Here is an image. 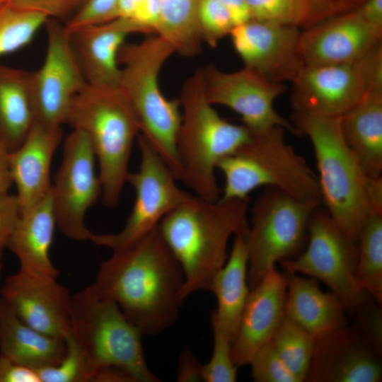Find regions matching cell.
<instances>
[{
	"label": "cell",
	"mask_w": 382,
	"mask_h": 382,
	"mask_svg": "<svg viewBox=\"0 0 382 382\" xmlns=\"http://www.w3.org/2000/svg\"><path fill=\"white\" fill-rule=\"evenodd\" d=\"M183 282L182 268L157 227L112 252L90 286L98 296L114 301L143 335L152 336L176 321Z\"/></svg>",
	"instance_id": "6da1fadb"
},
{
	"label": "cell",
	"mask_w": 382,
	"mask_h": 382,
	"mask_svg": "<svg viewBox=\"0 0 382 382\" xmlns=\"http://www.w3.org/2000/svg\"><path fill=\"white\" fill-rule=\"evenodd\" d=\"M247 199L215 201L192 196L159 223L158 232L182 268L181 297L210 291L212 279L228 258L231 236L247 233Z\"/></svg>",
	"instance_id": "7a4b0ae2"
},
{
	"label": "cell",
	"mask_w": 382,
	"mask_h": 382,
	"mask_svg": "<svg viewBox=\"0 0 382 382\" xmlns=\"http://www.w3.org/2000/svg\"><path fill=\"white\" fill-rule=\"evenodd\" d=\"M296 131L310 139L322 204L344 234L357 243L374 209H382V177L369 178L345 142L340 116L294 113Z\"/></svg>",
	"instance_id": "3957f363"
},
{
	"label": "cell",
	"mask_w": 382,
	"mask_h": 382,
	"mask_svg": "<svg viewBox=\"0 0 382 382\" xmlns=\"http://www.w3.org/2000/svg\"><path fill=\"white\" fill-rule=\"evenodd\" d=\"M181 121L176 139L180 179L195 196L215 201L220 197L217 164L236 151L250 137L243 125L222 118L204 93L202 68L184 82L178 98Z\"/></svg>",
	"instance_id": "277c9868"
},
{
	"label": "cell",
	"mask_w": 382,
	"mask_h": 382,
	"mask_svg": "<svg viewBox=\"0 0 382 382\" xmlns=\"http://www.w3.org/2000/svg\"><path fill=\"white\" fill-rule=\"evenodd\" d=\"M65 125L88 138L98 163L102 202L115 207L127 183L133 144L140 134L127 96L120 86L86 83L73 98Z\"/></svg>",
	"instance_id": "5b68a950"
},
{
	"label": "cell",
	"mask_w": 382,
	"mask_h": 382,
	"mask_svg": "<svg viewBox=\"0 0 382 382\" xmlns=\"http://www.w3.org/2000/svg\"><path fill=\"white\" fill-rule=\"evenodd\" d=\"M174 53L170 45L157 35L139 42H125L119 54L120 87L138 118L140 134L180 180L176 139L181 121L180 103L178 98H166L159 85L161 70Z\"/></svg>",
	"instance_id": "8992f818"
},
{
	"label": "cell",
	"mask_w": 382,
	"mask_h": 382,
	"mask_svg": "<svg viewBox=\"0 0 382 382\" xmlns=\"http://www.w3.org/2000/svg\"><path fill=\"white\" fill-rule=\"evenodd\" d=\"M284 128L252 132L236 151L217 164L224 177L221 197L247 199L260 187L279 189L299 199L322 204L317 175L289 145Z\"/></svg>",
	"instance_id": "52a82bcc"
},
{
	"label": "cell",
	"mask_w": 382,
	"mask_h": 382,
	"mask_svg": "<svg viewBox=\"0 0 382 382\" xmlns=\"http://www.w3.org/2000/svg\"><path fill=\"white\" fill-rule=\"evenodd\" d=\"M71 336L87 361L92 377L100 369L117 368L134 382H158L147 365L141 332L112 301L90 286L71 299Z\"/></svg>",
	"instance_id": "ba28073f"
},
{
	"label": "cell",
	"mask_w": 382,
	"mask_h": 382,
	"mask_svg": "<svg viewBox=\"0 0 382 382\" xmlns=\"http://www.w3.org/2000/svg\"><path fill=\"white\" fill-rule=\"evenodd\" d=\"M320 205L274 187H265L253 204L245 234L250 289L277 262L293 258L300 252L308 235L310 217Z\"/></svg>",
	"instance_id": "9c48e42d"
},
{
	"label": "cell",
	"mask_w": 382,
	"mask_h": 382,
	"mask_svg": "<svg viewBox=\"0 0 382 382\" xmlns=\"http://www.w3.org/2000/svg\"><path fill=\"white\" fill-rule=\"evenodd\" d=\"M307 238L303 252L280 264L286 274L300 273L323 282L354 317L373 299L356 279L357 243L344 234L320 205L310 217Z\"/></svg>",
	"instance_id": "30bf717a"
},
{
	"label": "cell",
	"mask_w": 382,
	"mask_h": 382,
	"mask_svg": "<svg viewBox=\"0 0 382 382\" xmlns=\"http://www.w3.org/2000/svg\"><path fill=\"white\" fill-rule=\"evenodd\" d=\"M291 83L295 113L341 116L369 91L382 89V45L356 62L305 66Z\"/></svg>",
	"instance_id": "8fae6325"
},
{
	"label": "cell",
	"mask_w": 382,
	"mask_h": 382,
	"mask_svg": "<svg viewBox=\"0 0 382 382\" xmlns=\"http://www.w3.org/2000/svg\"><path fill=\"white\" fill-rule=\"evenodd\" d=\"M137 139L140 163L136 172H129L127 176L126 182L133 187L135 199L126 223L117 233L92 232L89 239L112 252L140 240L157 228L168 213L192 197L178 185L173 173L151 143L141 134Z\"/></svg>",
	"instance_id": "7c38bea8"
},
{
	"label": "cell",
	"mask_w": 382,
	"mask_h": 382,
	"mask_svg": "<svg viewBox=\"0 0 382 382\" xmlns=\"http://www.w3.org/2000/svg\"><path fill=\"white\" fill-rule=\"evenodd\" d=\"M96 161L87 136L72 129L64 139L62 161L50 191L57 226L74 241L89 240L92 233L84 219L102 192Z\"/></svg>",
	"instance_id": "4fadbf2b"
},
{
	"label": "cell",
	"mask_w": 382,
	"mask_h": 382,
	"mask_svg": "<svg viewBox=\"0 0 382 382\" xmlns=\"http://www.w3.org/2000/svg\"><path fill=\"white\" fill-rule=\"evenodd\" d=\"M47 47L40 67L30 74V90L35 123L48 128L65 124L69 106L84 87L69 33L59 20L45 24Z\"/></svg>",
	"instance_id": "5bb4252c"
},
{
	"label": "cell",
	"mask_w": 382,
	"mask_h": 382,
	"mask_svg": "<svg viewBox=\"0 0 382 382\" xmlns=\"http://www.w3.org/2000/svg\"><path fill=\"white\" fill-rule=\"evenodd\" d=\"M202 68L208 101L238 113L250 132H262L277 126L296 131L274 108L275 100L286 91L282 83L270 81L245 67L233 72L223 71L213 64Z\"/></svg>",
	"instance_id": "9a60e30c"
},
{
	"label": "cell",
	"mask_w": 382,
	"mask_h": 382,
	"mask_svg": "<svg viewBox=\"0 0 382 382\" xmlns=\"http://www.w3.org/2000/svg\"><path fill=\"white\" fill-rule=\"evenodd\" d=\"M301 32L296 26L251 19L234 26L229 36L244 67L270 81L282 83L291 82L305 66Z\"/></svg>",
	"instance_id": "2e32d148"
},
{
	"label": "cell",
	"mask_w": 382,
	"mask_h": 382,
	"mask_svg": "<svg viewBox=\"0 0 382 382\" xmlns=\"http://www.w3.org/2000/svg\"><path fill=\"white\" fill-rule=\"evenodd\" d=\"M0 292L29 326L63 340L71 335V294L56 277L19 270L6 277Z\"/></svg>",
	"instance_id": "e0dca14e"
},
{
	"label": "cell",
	"mask_w": 382,
	"mask_h": 382,
	"mask_svg": "<svg viewBox=\"0 0 382 382\" xmlns=\"http://www.w3.org/2000/svg\"><path fill=\"white\" fill-rule=\"evenodd\" d=\"M381 354L353 325L316 337L305 381L379 382Z\"/></svg>",
	"instance_id": "ac0fdd59"
},
{
	"label": "cell",
	"mask_w": 382,
	"mask_h": 382,
	"mask_svg": "<svg viewBox=\"0 0 382 382\" xmlns=\"http://www.w3.org/2000/svg\"><path fill=\"white\" fill-rule=\"evenodd\" d=\"M382 32L356 11L301 32L300 47L305 66L336 64L361 59L381 44Z\"/></svg>",
	"instance_id": "d6986e66"
},
{
	"label": "cell",
	"mask_w": 382,
	"mask_h": 382,
	"mask_svg": "<svg viewBox=\"0 0 382 382\" xmlns=\"http://www.w3.org/2000/svg\"><path fill=\"white\" fill-rule=\"evenodd\" d=\"M286 290L287 274L276 267L250 290L232 344V357L238 367L248 364L256 351L272 340L285 316Z\"/></svg>",
	"instance_id": "ffe728a7"
},
{
	"label": "cell",
	"mask_w": 382,
	"mask_h": 382,
	"mask_svg": "<svg viewBox=\"0 0 382 382\" xmlns=\"http://www.w3.org/2000/svg\"><path fill=\"white\" fill-rule=\"evenodd\" d=\"M69 33L86 83L96 87L120 86V50L127 37L133 33H141L140 30L130 20L117 18Z\"/></svg>",
	"instance_id": "44dd1931"
},
{
	"label": "cell",
	"mask_w": 382,
	"mask_h": 382,
	"mask_svg": "<svg viewBox=\"0 0 382 382\" xmlns=\"http://www.w3.org/2000/svg\"><path fill=\"white\" fill-rule=\"evenodd\" d=\"M62 128H48L34 123L23 141L9 152L13 184L21 213L43 199L51 189L53 156L62 139Z\"/></svg>",
	"instance_id": "7402d4cb"
},
{
	"label": "cell",
	"mask_w": 382,
	"mask_h": 382,
	"mask_svg": "<svg viewBox=\"0 0 382 382\" xmlns=\"http://www.w3.org/2000/svg\"><path fill=\"white\" fill-rule=\"evenodd\" d=\"M287 274L285 316L315 337L347 325L346 311L332 291H323L316 279Z\"/></svg>",
	"instance_id": "603a6c76"
},
{
	"label": "cell",
	"mask_w": 382,
	"mask_h": 382,
	"mask_svg": "<svg viewBox=\"0 0 382 382\" xmlns=\"http://www.w3.org/2000/svg\"><path fill=\"white\" fill-rule=\"evenodd\" d=\"M56 226L50 191L39 203L20 214L8 241L7 248L18 258L19 270L57 278L59 271L50 256Z\"/></svg>",
	"instance_id": "cb8c5ba5"
},
{
	"label": "cell",
	"mask_w": 382,
	"mask_h": 382,
	"mask_svg": "<svg viewBox=\"0 0 382 382\" xmlns=\"http://www.w3.org/2000/svg\"><path fill=\"white\" fill-rule=\"evenodd\" d=\"M245 234L241 233L234 236L231 253L225 264L214 275L210 288L217 301V307L212 313L211 323H215L232 344L250 290Z\"/></svg>",
	"instance_id": "d4e9b609"
},
{
	"label": "cell",
	"mask_w": 382,
	"mask_h": 382,
	"mask_svg": "<svg viewBox=\"0 0 382 382\" xmlns=\"http://www.w3.org/2000/svg\"><path fill=\"white\" fill-rule=\"evenodd\" d=\"M343 138L366 174L382 173V89L369 91L354 107L340 116Z\"/></svg>",
	"instance_id": "484cf974"
},
{
	"label": "cell",
	"mask_w": 382,
	"mask_h": 382,
	"mask_svg": "<svg viewBox=\"0 0 382 382\" xmlns=\"http://www.w3.org/2000/svg\"><path fill=\"white\" fill-rule=\"evenodd\" d=\"M66 349V340L29 326L0 298L1 354L38 371L57 365Z\"/></svg>",
	"instance_id": "4316f807"
},
{
	"label": "cell",
	"mask_w": 382,
	"mask_h": 382,
	"mask_svg": "<svg viewBox=\"0 0 382 382\" xmlns=\"http://www.w3.org/2000/svg\"><path fill=\"white\" fill-rule=\"evenodd\" d=\"M30 74L0 64V144L9 152L21 145L35 123Z\"/></svg>",
	"instance_id": "83f0119b"
},
{
	"label": "cell",
	"mask_w": 382,
	"mask_h": 382,
	"mask_svg": "<svg viewBox=\"0 0 382 382\" xmlns=\"http://www.w3.org/2000/svg\"><path fill=\"white\" fill-rule=\"evenodd\" d=\"M197 5L198 0H161L156 34L184 57H195L202 50Z\"/></svg>",
	"instance_id": "f1b7e54d"
},
{
	"label": "cell",
	"mask_w": 382,
	"mask_h": 382,
	"mask_svg": "<svg viewBox=\"0 0 382 382\" xmlns=\"http://www.w3.org/2000/svg\"><path fill=\"white\" fill-rule=\"evenodd\" d=\"M356 279L376 302L382 303V210L369 215L357 241Z\"/></svg>",
	"instance_id": "f546056e"
},
{
	"label": "cell",
	"mask_w": 382,
	"mask_h": 382,
	"mask_svg": "<svg viewBox=\"0 0 382 382\" xmlns=\"http://www.w3.org/2000/svg\"><path fill=\"white\" fill-rule=\"evenodd\" d=\"M316 337L284 316L272 342L282 361L299 382L305 381L311 362Z\"/></svg>",
	"instance_id": "4dcf8cb0"
},
{
	"label": "cell",
	"mask_w": 382,
	"mask_h": 382,
	"mask_svg": "<svg viewBox=\"0 0 382 382\" xmlns=\"http://www.w3.org/2000/svg\"><path fill=\"white\" fill-rule=\"evenodd\" d=\"M48 19L42 13L0 3V57L28 45Z\"/></svg>",
	"instance_id": "1f68e13d"
},
{
	"label": "cell",
	"mask_w": 382,
	"mask_h": 382,
	"mask_svg": "<svg viewBox=\"0 0 382 382\" xmlns=\"http://www.w3.org/2000/svg\"><path fill=\"white\" fill-rule=\"evenodd\" d=\"M252 19L307 28L311 8L308 0H245Z\"/></svg>",
	"instance_id": "d6a6232c"
},
{
	"label": "cell",
	"mask_w": 382,
	"mask_h": 382,
	"mask_svg": "<svg viewBox=\"0 0 382 382\" xmlns=\"http://www.w3.org/2000/svg\"><path fill=\"white\" fill-rule=\"evenodd\" d=\"M66 352L55 366L37 371L41 382H91L92 374L81 348L71 335Z\"/></svg>",
	"instance_id": "836d02e7"
},
{
	"label": "cell",
	"mask_w": 382,
	"mask_h": 382,
	"mask_svg": "<svg viewBox=\"0 0 382 382\" xmlns=\"http://www.w3.org/2000/svg\"><path fill=\"white\" fill-rule=\"evenodd\" d=\"M213 349L207 363L202 364V378L204 382H235L238 366L232 357V342L214 323Z\"/></svg>",
	"instance_id": "e575fe53"
},
{
	"label": "cell",
	"mask_w": 382,
	"mask_h": 382,
	"mask_svg": "<svg viewBox=\"0 0 382 382\" xmlns=\"http://www.w3.org/2000/svg\"><path fill=\"white\" fill-rule=\"evenodd\" d=\"M198 22L203 42L212 47L229 35L233 24L220 0H198Z\"/></svg>",
	"instance_id": "d590c367"
},
{
	"label": "cell",
	"mask_w": 382,
	"mask_h": 382,
	"mask_svg": "<svg viewBox=\"0 0 382 382\" xmlns=\"http://www.w3.org/2000/svg\"><path fill=\"white\" fill-rule=\"evenodd\" d=\"M248 364L254 381L299 382L282 361L272 340L256 351Z\"/></svg>",
	"instance_id": "8d00e7d4"
},
{
	"label": "cell",
	"mask_w": 382,
	"mask_h": 382,
	"mask_svg": "<svg viewBox=\"0 0 382 382\" xmlns=\"http://www.w3.org/2000/svg\"><path fill=\"white\" fill-rule=\"evenodd\" d=\"M119 0H85L64 24L70 33L77 29L104 23L117 18Z\"/></svg>",
	"instance_id": "74e56055"
},
{
	"label": "cell",
	"mask_w": 382,
	"mask_h": 382,
	"mask_svg": "<svg viewBox=\"0 0 382 382\" xmlns=\"http://www.w3.org/2000/svg\"><path fill=\"white\" fill-rule=\"evenodd\" d=\"M354 327L380 354L382 351L381 305L370 299L354 316Z\"/></svg>",
	"instance_id": "f35d334b"
},
{
	"label": "cell",
	"mask_w": 382,
	"mask_h": 382,
	"mask_svg": "<svg viewBox=\"0 0 382 382\" xmlns=\"http://www.w3.org/2000/svg\"><path fill=\"white\" fill-rule=\"evenodd\" d=\"M18 8L37 12L49 19L69 18L85 0H4Z\"/></svg>",
	"instance_id": "ab89813d"
},
{
	"label": "cell",
	"mask_w": 382,
	"mask_h": 382,
	"mask_svg": "<svg viewBox=\"0 0 382 382\" xmlns=\"http://www.w3.org/2000/svg\"><path fill=\"white\" fill-rule=\"evenodd\" d=\"M20 214V206L16 195L7 193L0 196V260Z\"/></svg>",
	"instance_id": "60d3db41"
},
{
	"label": "cell",
	"mask_w": 382,
	"mask_h": 382,
	"mask_svg": "<svg viewBox=\"0 0 382 382\" xmlns=\"http://www.w3.org/2000/svg\"><path fill=\"white\" fill-rule=\"evenodd\" d=\"M161 0H141L129 19L141 33H156L160 15Z\"/></svg>",
	"instance_id": "b9f144b4"
},
{
	"label": "cell",
	"mask_w": 382,
	"mask_h": 382,
	"mask_svg": "<svg viewBox=\"0 0 382 382\" xmlns=\"http://www.w3.org/2000/svg\"><path fill=\"white\" fill-rule=\"evenodd\" d=\"M0 382H41L36 370L0 354Z\"/></svg>",
	"instance_id": "7bdbcfd3"
},
{
	"label": "cell",
	"mask_w": 382,
	"mask_h": 382,
	"mask_svg": "<svg viewBox=\"0 0 382 382\" xmlns=\"http://www.w3.org/2000/svg\"><path fill=\"white\" fill-rule=\"evenodd\" d=\"M202 364L189 348L180 353L177 381L180 382L202 381Z\"/></svg>",
	"instance_id": "ee69618b"
},
{
	"label": "cell",
	"mask_w": 382,
	"mask_h": 382,
	"mask_svg": "<svg viewBox=\"0 0 382 382\" xmlns=\"http://www.w3.org/2000/svg\"><path fill=\"white\" fill-rule=\"evenodd\" d=\"M357 12L367 23L382 32V0H366Z\"/></svg>",
	"instance_id": "f6af8a7d"
},
{
	"label": "cell",
	"mask_w": 382,
	"mask_h": 382,
	"mask_svg": "<svg viewBox=\"0 0 382 382\" xmlns=\"http://www.w3.org/2000/svg\"><path fill=\"white\" fill-rule=\"evenodd\" d=\"M226 8L233 26L248 22L252 19L245 0H220Z\"/></svg>",
	"instance_id": "bcb514c9"
},
{
	"label": "cell",
	"mask_w": 382,
	"mask_h": 382,
	"mask_svg": "<svg viewBox=\"0 0 382 382\" xmlns=\"http://www.w3.org/2000/svg\"><path fill=\"white\" fill-rule=\"evenodd\" d=\"M12 184L9 151L0 144V196L8 193Z\"/></svg>",
	"instance_id": "7dc6e473"
},
{
	"label": "cell",
	"mask_w": 382,
	"mask_h": 382,
	"mask_svg": "<svg viewBox=\"0 0 382 382\" xmlns=\"http://www.w3.org/2000/svg\"><path fill=\"white\" fill-rule=\"evenodd\" d=\"M141 0H119L117 18L131 19Z\"/></svg>",
	"instance_id": "c3c4849f"
},
{
	"label": "cell",
	"mask_w": 382,
	"mask_h": 382,
	"mask_svg": "<svg viewBox=\"0 0 382 382\" xmlns=\"http://www.w3.org/2000/svg\"><path fill=\"white\" fill-rule=\"evenodd\" d=\"M1 269H2V264H1V262H0V274H1Z\"/></svg>",
	"instance_id": "681fc988"
},
{
	"label": "cell",
	"mask_w": 382,
	"mask_h": 382,
	"mask_svg": "<svg viewBox=\"0 0 382 382\" xmlns=\"http://www.w3.org/2000/svg\"><path fill=\"white\" fill-rule=\"evenodd\" d=\"M3 1H4V0H0V3H1V2H3Z\"/></svg>",
	"instance_id": "f907efd6"
}]
</instances>
